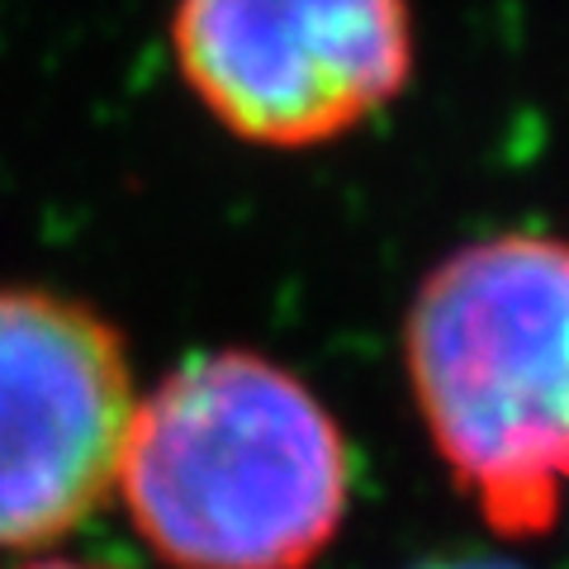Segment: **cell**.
<instances>
[{"instance_id": "1", "label": "cell", "mask_w": 569, "mask_h": 569, "mask_svg": "<svg viewBox=\"0 0 569 569\" xmlns=\"http://www.w3.org/2000/svg\"><path fill=\"white\" fill-rule=\"evenodd\" d=\"M114 485L176 569H309L342 527L351 460L299 376L209 351L133 408Z\"/></svg>"}, {"instance_id": "2", "label": "cell", "mask_w": 569, "mask_h": 569, "mask_svg": "<svg viewBox=\"0 0 569 569\" xmlns=\"http://www.w3.org/2000/svg\"><path fill=\"white\" fill-rule=\"evenodd\" d=\"M408 376L485 522L550 531L569 493V242L503 233L441 261L408 313Z\"/></svg>"}, {"instance_id": "3", "label": "cell", "mask_w": 569, "mask_h": 569, "mask_svg": "<svg viewBox=\"0 0 569 569\" xmlns=\"http://www.w3.org/2000/svg\"><path fill=\"white\" fill-rule=\"evenodd\" d=\"M171 48L194 100L257 148L342 138L413 71L408 0H181Z\"/></svg>"}, {"instance_id": "4", "label": "cell", "mask_w": 569, "mask_h": 569, "mask_svg": "<svg viewBox=\"0 0 569 569\" xmlns=\"http://www.w3.org/2000/svg\"><path fill=\"white\" fill-rule=\"evenodd\" d=\"M123 337L52 290H0V550L58 541L114 489L133 422Z\"/></svg>"}, {"instance_id": "5", "label": "cell", "mask_w": 569, "mask_h": 569, "mask_svg": "<svg viewBox=\"0 0 569 569\" xmlns=\"http://www.w3.org/2000/svg\"><path fill=\"white\" fill-rule=\"evenodd\" d=\"M427 569H518V565H503V560H456V565H427Z\"/></svg>"}, {"instance_id": "6", "label": "cell", "mask_w": 569, "mask_h": 569, "mask_svg": "<svg viewBox=\"0 0 569 569\" xmlns=\"http://www.w3.org/2000/svg\"><path fill=\"white\" fill-rule=\"evenodd\" d=\"M24 569H104V565H86V560H33Z\"/></svg>"}]
</instances>
